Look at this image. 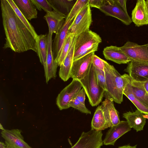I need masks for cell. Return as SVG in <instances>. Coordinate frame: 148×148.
Segmentation results:
<instances>
[{
	"instance_id": "17",
	"label": "cell",
	"mask_w": 148,
	"mask_h": 148,
	"mask_svg": "<svg viewBox=\"0 0 148 148\" xmlns=\"http://www.w3.org/2000/svg\"><path fill=\"white\" fill-rule=\"evenodd\" d=\"M49 27V33L57 34L64 23L66 17L54 10L47 13L44 16Z\"/></svg>"
},
{
	"instance_id": "9",
	"label": "cell",
	"mask_w": 148,
	"mask_h": 148,
	"mask_svg": "<svg viewBox=\"0 0 148 148\" xmlns=\"http://www.w3.org/2000/svg\"><path fill=\"white\" fill-rule=\"evenodd\" d=\"M94 54L95 52H93L73 61L70 77L79 80L83 78L90 70Z\"/></svg>"
},
{
	"instance_id": "41",
	"label": "cell",
	"mask_w": 148,
	"mask_h": 148,
	"mask_svg": "<svg viewBox=\"0 0 148 148\" xmlns=\"http://www.w3.org/2000/svg\"><path fill=\"white\" fill-rule=\"evenodd\" d=\"M5 143L6 144L7 148H14L13 147H12V146H11L10 145L8 144V143H7L5 142Z\"/></svg>"
},
{
	"instance_id": "13",
	"label": "cell",
	"mask_w": 148,
	"mask_h": 148,
	"mask_svg": "<svg viewBox=\"0 0 148 148\" xmlns=\"http://www.w3.org/2000/svg\"><path fill=\"white\" fill-rule=\"evenodd\" d=\"M131 130L126 121H120L118 124L111 127L108 131L103 141V144L114 145L119 138Z\"/></svg>"
},
{
	"instance_id": "42",
	"label": "cell",
	"mask_w": 148,
	"mask_h": 148,
	"mask_svg": "<svg viewBox=\"0 0 148 148\" xmlns=\"http://www.w3.org/2000/svg\"><path fill=\"white\" fill-rule=\"evenodd\" d=\"M143 117L146 119H148V114H144Z\"/></svg>"
},
{
	"instance_id": "31",
	"label": "cell",
	"mask_w": 148,
	"mask_h": 148,
	"mask_svg": "<svg viewBox=\"0 0 148 148\" xmlns=\"http://www.w3.org/2000/svg\"><path fill=\"white\" fill-rule=\"evenodd\" d=\"M69 106L81 112L86 114H91V112L84 105L77 99L74 98L70 102Z\"/></svg>"
},
{
	"instance_id": "26",
	"label": "cell",
	"mask_w": 148,
	"mask_h": 148,
	"mask_svg": "<svg viewBox=\"0 0 148 148\" xmlns=\"http://www.w3.org/2000/svg\"><path fill=\"white\" fill-rule=\"evenodd\" d=\"M48 35H38L37 40V52L41 63L44 66L46 62L48 50Z\"/></svg>"
},
{
	"instance_id": "21",
	"label": "cell",
	"mask_w": 148,
	"mask_h": 148,
	"mask_svg": "<svg viewBox=\"0 0 148 148\" xmlns=\"http://www.w3.org/2000/svg\"><path fill=\"white\" fill-rule=\"evenodd\" d=\"M76 38L75 37L74 41L69 51L60 66L59 76L64 82L67 81L70 77L71 67L73 62L74 48Z\"/></svg>"
},
{
	"instance_id": "27",
	"label": "cell",
	"mask_w": 148,
	"mask_h": 148,
	"mask_svg": "<svg viewBox=\"0 0 148 148\" xmlns=\"http://www.w3.org/2000/svg\"><path fill=\"white\" fill-rule=\"evenodd\" d=\"M106 122L101 106H99L95 112L91 123V130L101 131L106 129Z\"/></svg>"
},
{
	"instance_id": "3",
	"label": "cell",
	"mask_w": 148,
	"mask_h": 148,
	"mask_svg": "<svg viewBox=\"0 0 148 148\" xmlns=\"http://www.w3.org/2000/svg\"><path fill=\"white\" fill-rule=\"evenodd\" d=\"M101 38L96 33L89 30L76 37L73 61L98 50Z\"/></svg>"
},
{
	"instance_id": "7",
	"label": "cell",
	"mask_w": 148,
	"mask_h": 148,
	"mask_svg": "<svg viewBox=\"0 0 148 148\" xmlns=\"http://www.w3.org/2000/svg\"><path fill=\"white\" fill-rule=\"evenodd\" d=\"M147 47V44L139 45L128 41L119 48L131 61L148 63Z\"/></svg>"
},
{
	"instance_id": "15",
	"label": "cell",
	"mask_w": 148,
	"mask_h": 148,
	"mask_svg": "<svg viewBox=\"0 0 148 148\" xmlns=\"http://www.w3.org/2000/svg\"><path fill=\"white\" fill-rule=\"evenodd\" d=\"M131 19L138 27L148 25V6L146 1H137L132 11Z\"/></svg>"
},
{
	"instance_id": "1",
	"label": "cell",
	"mask_w": 148,
	"mask_h": 148,
	"mask_svg": "<svg viewBox=\"0 0 148 148\" xmlns=\"http://www.w3.org/2000/svg\"><path fill=\"white\" fill-rule=\"evenodd\" d=\"M3 24L6 37L3 48L23 52H37V39L17 15L7 0H1Z\"/></svg>"
},
{
	"instance_id": "23",
	"label": "cell",
	"mask_w": 148,
	"mask_h": 148,
	"mask_svg": "<svg viewBox=\"0 0 148 148\" xmlns=\"http://www.w3.org/2000/svg\"><path fill=\"white\" fill-rule=\"evenodd\" d=\"M126 78L127 82L123 91L125 95L135 106L137 109L144 113L148 114V108L140 102L133 94L131 85L130 77L127 74L123 75Z\"/></svg>"
},
{
	"instance_id": "28",
	"label": "cell",
	"mask_w": 148,
	"mask_h": 148,
	"mask_svg": "<svg viewBox=\"0 0 148 148\" xmlns=\"http://www.w3.org/2000/svg\"><path fill=\"white\" fill-rule=\"evenodd\" d=\"M75 38L73 35L68 34L55 62L60 66L69 51Z\"/></svg>"
},
{
	"instance_id": "19",
	"label": "cell",
	"mask_w": 148,
	"mask_h": 148,
	"mask_svg": "<svg viewBox=\"0 0 148 148\" xmlns=\"http://www.w3.org/2000/svg\"><path fill=\"white\" fill-rule=\"evenodd\" d=\"M103 54L105 58L119 64H127L131 61L119 47L110 46L105 48Z\"/></svg>"
},
{
	"instance_id": "4",
	"label": "cell",
	"mask_w": 148,
	"mask_h": 148,
	"mask_svg": "<svg viewBox=\"0 0 148 148\" xmlns=\"http://www.w3.org/2000/svg\"><path fill=\"white\" fill-rule=\"evenodd\" d=\"M79 81L90 105L93 107L97 106L102 100L105 90L98 85L95 68L92 64L88 73Z\"/></svg>"
},
{
	"instance_id": "5",
	"label": "cell",
	"mask_w": 148,
	"mask_h": 148,
	"mask_svg": "<svg viewBox=\"0 0 148 148\" xmlns=\"http://www.w3.org/2000/svg\"><path fill=\"white\" fill-rule=\"evenodd\" d=\"M92 22L91 11L88 4L82 9L73 20L69 27L68 34L76 37L89 30Z\"/></svg>"
},
{
	"instance_id": "20",
	"label": "cell",
	"mask_w": 148,
	"mask_h": 148,
	"mask_svg": "<svg viewBox=\"0 0 148 148\" xmlns=\"http://www.w3.org/2000/svg\"><path fill=\"white\" fill-rule=\"evenodd\" d=\"M72 21L65 20L63 25L56 34L52 45V51L54 61L68 34L69 28Z\"/></svg>"
},
{
	"instance_id": "8",
	"label": "cell",
	"mask_w": 148,
	"mask_h": 148,
	"mask_svg": "<svg viewBox=\"0 0 148 148\" xmlns=\"http://www.w3.org/2000/svg\"><path fill=\"white\" fill-rule=\"evenodd\" d=\"M102 131L91 130L83 132L77 143L71 148H101L103 145Z\"/></svg>"
},
{
	"instance_id": "32",
	"label": "cell",
	"mask_w": 148,
	"mask_h": 148,
	"mask_svg": "<svg viewBox=\"0 0 148 148\" xmlns=\"http://www.w3.org/2000/svg\"><path fill=\"white\" fill-rule=\"evenodd\" d=\"M31 0L34 5L40 11L43 10L46 13L52 11V8L47 0Z\"/></svg>"
},
{
	"instance_id": "16",
	"label": "cell",
	"mask_w": 148,
	"mask_h": 148,
	"mask_svg": "<svg viewBox=\"0 0 148 148\" xmlns=\"http://www.w3.org/2000/svg\"><path fill=\"white\" fill-rule=\"evenodd\" d=\"M48 50L46 62L43 66L46 83L51 79L55 78L58 64L55 62L52 51V35L48 33Z\"/></svg>"
},
{
	"instance_id": "10",
	"label": "cell",
	"mask_w": 148,
	"mask_h": 148,
	"mask_svg": "<svg viewBox=\"0 0 148 148\" xmlns=\"http://www.w3.org/2000/svg\"><path fill=\"white\" fill-rule=\"evenodd\" d=\"M99 10L106 15L118 19L126 25H130L132 22L128 13H126L114 0H106V4L101 6Z\"/></svg>"
},
{
	"instance_id": "29",
	"label": "cell",
	"mask_w": 148,
	"mask_h": 148,
	"mask_svg": "<svg viewBox=\"0 0 148 148\" xmlns=\"http://www.w3.org/2000/svg\"><path fill=\"white\" fill-rule=\"evenodd\" d=\"M7 0L20 19L37 40L38 35L36 32L34 27L20 11L13 0Z\"/></svg>"
},
{
	"instance_id": "24",
	"label": "cell",
	"mask_w": 148,
	"mask_h": 148,
	"mask_svg": "<svg viewBox=\"0 0 148 148\" xmlns=\"http://www.w3.org/2000/svg\"><path fill=\"white\" fill-rule=\"evenodd\" d=\"M53 10L66 17L75 3L73 0H48Z\"/></svg>"
},
{
	"instance_id": "39",
	"label": "cell",
	"mask_w": 148,
	"mask_h": 148,
	"mask_svg": "<svg viewBox=\"0 0 148 148\" xmlns=\"http://www.w3.org/2000/svg\"><path fill=\"white\" fill-rule=\"evenodd\" d=\"M143 84L145 88L148 93V80L143 82Z\"/></svg>"
},
{
	"instance_id": "33",
	"label": "cell",
	"mask_w": 148,
	"mask_h": 148,
	"mask_svg": "<svg viewBox=\"0 0 148 148\" xmlns=\"http://www.w3.org/2000/svg\"><path fill=\"white\" fill-rule=\"evenodd\" d=\"M94 67L98 85L105 91L106 90V78L105 71Z\"/></svg>"
},
{
	"instance_id": "6",
	"label": "cell",
	"mask_w": 148,
	"mask_h": 148,
	"mask_svg": "<svg viewBox=\"0 0 148 148\" xmlns=\"http://www.w3.org/2000/svg\"><path fill=\"white\" fill-rule=\"evenodd\" d=\"M82 88L79 80L73 79L71 83L64 88L58 94L56 103L60 110L67 109L70 101Z\"/></svg>"
},
{
	"instance_id": "43",
	"label": "cell",
	"mask_w": 148,
	"mask_h": 148,
	"mask_svg": "<svg viewBox=\"0 0 148 148\" xmlns=\"http://www.w3.org/2000/svg\"><path fill=\"white\" fill-rule=\"evenodd\" d=\"M147 51H148V43L147 44Z\"/></svg>"
},
{
	"instance_id": "25",
	"label": "cell",
	"mask_w": 148,
	"mask_h": 148,
	"mask_svg": "<svg viewBox=\"0 0 148 148\" xmlns=\"http://www.w3.org/2000/svg\"><path fill=\"white\" fill-rule=\"evenodd\" d=\"M130 80L133 94L140 102L148 108V93L145 88L143 82L134 81L130 77Z\"/></svg>"
},
{
	"instance_id": "12",
	"label": "cell",
	"mask_w": 148,
	"mask_h": 148,
	"mask_svg": "<svg viewBox=\"0 0 148 148\" xmlns=\"http://www.w3.org/2000/svg\"><path fill=\"white\" fill-rule=\"evenodd\" d=\"M22 131L18 129H2L1 136L7 143L14 148H32L24 140Z\"/></svg>"
},
{
	"instance_id": "18",
	"label": "cell",
	"mask_w": 148,
	"mask_h": 148,
	"mask_svg": "<svg viewBox=\"0 0 148 148\" xmlns=\"http://www.w3.org/2000/svg\"><path fill=\"white\" fill-rule=\"evenodd\" d=\"M144 114L137 109L135 112L129 111L123 113V117L126 119L130 127L138 132L143 130L146 123V119L143 117Z\"/></svg>"
},
{
	"instance_id": "38",
	"label": "cell",
	"mask_w": 148,
	"mask_h": 148,
	"mask_svg": "<svg viewBox=\"0 0 148 148\" xmlns=\"http://www.w3.org/2000/svg\"><path fill=\"white\" fill-rule=\"evenodd\" d=\"M118 148H136V145L131 146L130 145H124L119 147Z\"/></svg>"
},
{
	"instance_id": "37",
	"label": "cell",
	"mask_w": 148,
	"mask_h": 148,
	"mask_svg": "<svg viewBox=\"0 0 148 148\" xmlns=\"http://www.w3.org/2000/svg\"><path fill=\"white\" fill-rule=\"evenodd\" d=\"M115 3L126 13H128L126 6L127 0H114Z\"/></svg>"
},
{
	"instance_id": "2",
	"label": "cell",
	"mask_w": 148,
	"mask_h": 148,
	"mask_svg": "<svg viewBox=\"0 0 148 148\" xmlns=\"http://www.w3.org/2000/svg\"><path fill=\"white\" fill-rule=\"evenodd\" d=\"M104 71L106 78V90L104 94L106 98L112 99L116 103L121 104L123 100V91L127 82L126 78L106 61Z\"/></svg>"
},
{
	"instance_id": "11",
	"label": "cell",
	"mask_w": 148,
	"mask_h": 148,
	"mask_svg": "<svg viewBox=\"0 0 148 148\" xmlns=\"http://www.w3.org/2000/svg\"><path fill=\"white\" fill-rule=\"evenodd\" d=\"M124 71L134 81L143 82L148 80V63L131 61Z\"/></svg>"
},
{
	"instance_id": "34",
	"label": "cell",
	"mask_w": 148,
	"mask_h": 148,
	"mask_svg": "<svg viewBox=\"0 0 148 148\" xmlns=\"http://www.w3.org/2000/svg\"><path fill=\"white\" fill-rule=\"evenodd\" d=\"M106 62L94 54L93 56L92 64L95 67L104 70Z\"/></svg>"
},
{
	"instance_id": "22",
	"label": "cell",
	"mask_w": 148,
	"mask_h": 148,
	"mask_svg": "<svg viewBox=\"0 0 148 148\" xmlns=\"http://www.w3.org/2000/svg\"><path fill=\"white\" fill-rule=\"evenodd\" d=\"M19 10L27 20L37 17V11L31 0H13Z\"/></svg>"
},
{
	"instance_id": "14",
	"label": "cell",
	"mask_w": 148,
	"mask_h": 148,
	"mask_svg": "<svg viewBox=\"0 0 148 148\" xmlns=\"http://www.w3.org/2000/svg\"><path fill=\"white\" fill-rule=\"evenodd\" d=\"M106 121V128L119 124L120 121L119 112L115 108L112 99L106 98L101 105Z\"/></svg>"
},
{
	"instance_id": "36",
	"label": "cell",
	"mask_w": 148,
	"mask_h": 148,
	"mask_svg": "<svg viewBox=\"0 0 148 148\" xmlns=\"http://www.w3.org/2000/svg\"><path fill=\"white\" fill-rule=\"evenodd\" d=\"M86 93L83 88L76 94L74 98H76L81 103L85 105V95Z\"/></svg>"
},
{
	"instance_id": "44",
	"label": "cell",
	"mask_w": 148,
	"mask_h": 148,
	"mask_svg": "<svg viewBox=\"0 0 148 148\" xmlns=\"http://www.w3.org/2000/svg\"><path fill=\"white\" fill-rule=\"evenodd\" d=\"M146 2H147V5L148 6V0H146Z\"/></svg>"
},
{
	"instance_id": "35",
	"label": "cell",
	"mask_w": 148,
	"mask_h": 148,
	"mask_svg": "<svg viewBox=\"0 0 148 148\" xmlns=\"http://www.w3.org/2000/svg\"><path fill=\"white\" fill-rule=\"evenodd\" d=\"M106 0H89L88 4L90 7L98 8L106 4Z\"/></svg>"
},
{
	"instance_id": "40",
	"label": "cell",
	"mask_w": 148,
	"mask_h": 148,
	"mask_svg": "<svg viewBox=\"0 0 148 148\" xmlns=\"http://www.w3.org/2000/svg\"><path fill=\"white\" fill-rule=\"evenodd\" d=\"M0 148H7L5 143L1 141L0 142Z\"/></svg>"
},
{
	"instance_id": "30",
	"label": "cell",
	"mask_w": 148,
	"mask_h": 148,
	"mask_svg": "<svg viewBox=\"0 0 148 148\" xmlns=\"http://www.w3.org/2000/svg\"><path fill=\"white\" fill-rule=\"evenodd\" d=\"M89 0H78L76 1L65 20L72 21L82 9L88 4Z\"/></svg>"
}]
</instances>
